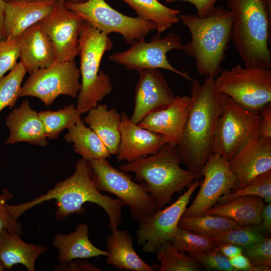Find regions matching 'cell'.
<instances>
[{
  "instance_id": "obj_8",
  "label": "cell",
  "mask_w": 271,
  "mask_h": 271,
  "mask_svg": "<svg viewBox=\"0 0 271 271\" xmlns=\"http://www.w3.org/2000/svg\"><path fill=\"white\" fill-rule=\"evenodd\" d=\"M216 89L242 107L260 112L271 102V70L236 65L215 79Z\"/></svg>"
},
{
  "instance_id": "obj_16",
  "label": "cell",
  "mask_w": 271,
  "mask_h": 271,
  "mask_svg": "<svg viewBox=\"0 0 271 271\" xmlns=\"http://www.w3.org/2000/svg\"><path fill=\"white\" fill-rule=\"evenodd\" d=\"M138 72L134 109L130 118L136 124L150 112L172 102L176 97L159 69H142Z\"/></svg>"
},
{
  "instance_id": "obj_24",
  "label": "cell",
  "mask_w": 271,
  "mask_h": 271,
  "mask_svg": "<svg viewBox=\"0 0 271 271\" xmlns=\"http://www.w3.org/2000/svg\"><path fill=\"white\" fill-rule=\"evenodd\" d=\"M88 233V225L80 223L75 230L69 234L57 233L53 241L54 246L59 251L57 259L61 263H66L77 258L106 256L108 251L96 247L90 240Z\"/></svg>"
},
{
  "instance_id": "obj_34",
  "label": "cell",
  "mask_w": 271,
  "mask_h": 271,
  "mask_svg": "<svg viewBox=\"0 0 271 271\" xmlns=\"http://www.w3.org/2000/svg\"><path fill=\"white\" fill-rule=\"evenodd\" d=\"M259 226H241L225 231L211 239L217 246L230 243L242 248L251 245L261 240L265 237Z\"/></svg>"
},
{
  "instance_id": "obj_26",
  "label": "cell",
  "mask_w": 271,
  "mask_h": 271,
  "mask_svg": "<svg viewBox=\"0 0 271 271\" xmlns=\"http://www.w3.org/2000/svg\"><path fill=\"white\" fill-rule=\"evenodd\" d=\"M83 119L105 145L111 155H116L120 141L121 114L115 108L97 104L88 110Z\"/></svg>"
},
{
  "instance_id": "obj_37",
  "label": "cell",
  "mask_w": 271,
  "mask_h": 271,
  "mask_svg": "<svg viewBox=\"0 0 271 271\" xmlns=\"http://www.w3.org/2000/svg\"><path fill=\"white\" fill-rule=\"evenodd\" d=\"M202 267L208 270L237 271L231 264L229 259L219 250L215 249L201 252H188Z\"/></svg>"
},
{
  "instance_id": "obj_47",
  "label": "cell",
  "mask_w": 271,
  "mask_h": 271,
  "mask_svg": "<svg viewBox=\"0 0 271 271\" xmlns=\"http://www.w3.org/2000/svg\"><path fill=\"white\" fill-rule=\"evenodd\" d=\"M6 1L0 0V41L5 39L4 32V24Z\"/></svg>"
},
{
  "instance_id": "obj_20",
  "label": "cell",
  "mask_w": 271,
  "mask_h": 271,
  "mask_svg": "<svg viewBox=\"0 0 271 271\" xmlns=\"http://www.w3.org/2000/svg\"><path fill=\"white\" fill-rule=\"evenodd\" d=\"M6 125L10 132L7 144L26 142L42 147L48 144L39 113L31 108L28 99L24 100L19 107L9 114Z\"/></svg>"
},
{
  "instance_id": "obj_5",
  "label": "cell",
  "mask_w": 271,
  "mask_h": 271,
  "mask_svg": "<svg viewBox=\"0 0 271 271\" xmlns=\"http://www.w3.org/2000/svg\"><path fill=\"white\" fill-rule=\"evenodd\" d=\"M177 146L166 144L154 154L118 166L120 170L135 174L145 183L154 198L157 210L171 202L173 195L201 176L182 168Z\"/></svg>"
},
{
  "instance_id": "obj_17",
  "label": "cell",
  "mask_w": 271,
  "mask_h": 271,
  "mask_svg": "<svg viewBox=\"0 0 271 271\" xmlns=\"http://www.w3.org/2000/svg\"><path fill=\"white\" fill-rule=\"evenodd\" d=\"M119 130L120 141L116 155L117 162L135 161L155 154L168 144L163 136L132 122L125 111L121 113Z\"/></svg>"
},
{
  "instance_id": "obj_41",
  "label": "cell",
  "mask_w": 271,
  "mask_h": 271,
  "mask_svg": "<svg viewBox=\"0 0 271 271\" xmlns=\"http://www.w3.org/2000/svg\"><path fill=\"white\" fill-rule=\"evenodd\" d=\"M232 266L237 271H270V267L253 265L242 253L229 258Z\"/></svg>"
},
{
  "instance_id": "obj_15",
  "label": "cell",
  "mask_w": 271,
  "mask_h": 271,
  "mask_svg": "<svg viewBox=\"0 0 271 271\" xmlns=\"http://www.w3.org/2000/svg\"><path fill=\"white\" fill-rule=\"evenodd\" d=\"M200 175L204 177L200 189L192 204L186 208L183 217L206 213L220 197L236 189V178L229 168V163L216 154L209 157Z\"/></svg>"
},
{
  "instance_id": "obj_45",
  "label": "cell",
  "mask_w": 271,
  "mask_h": 271,
  "mask_svg": "<svg viewBox=\"0 0 271 271\" xmlns=\"http://www.w3.org/2000/svg\"><path fill=\"white\" fill-rule=\"evenodd\" d=\"M261 228L267 232L268 234L271 233V203L264 205L261 213Z\"/></svg>"
},
{
  "instance_id": "obj_40",
  "label": "cell",
  "mask_w": 271,
  "mask_h": 271,
  "mask_svg": "<svg viewBox=\"0 0 271 271\" xmlns=\"http://www.w3.org/2000/svg\"><path fill=\"white\" fill-rule=\"evenodd\" d=\"M13 197L7 189H4L0 195V233L4 230L21 236L22 228L20 223L11 215L7 207V202Z\"/></svg>"
},
{
  "instance_id": "obj_36",
  "label": "cell",
  "mask_w": 271,
  "mask_h": 271,
  "mask_svg": "<svg viewBox=\"0 0 271 271\" xmlns=\"http://www.w3.org/2000/svg\"><path fill=\"white\" fill-rule=\"evenodd\" d=\"M171 243L177 250L188 253L206 252L217 247L211 238L192 233L180 227Z\"/></svg>"
},
{
  "instance_id": "obj_32",
  "label": "cell",
  "mask_w": 271,
  "mask_h": 271,
  "mask_svg": "<svg viewBox=\"0 0 271 271\" xmlns=\"http://www.w3.org/2000/svg\"><path fill=\"white\" fill-rule=\"evenodd\" d=\"M155 253L160 262V271H198L203 267L193 257L175 248L171 241L162 245Z\"/></svg>"
},
{
  "instance_id": "obj_13",
  "label": "cell",
  "mask_w": 271,
  "mask_h": 271,
  "mask_svg": "<svg viewBox=\"0 0 271 271\" xmlns=\"http://www.w3.org/2000/svg\"><path fill=\"white\" fill-rule=\"evenodd\" d=\"M202 181L195 180L188 190L170 205L157 210L140 222L136 232L137 243L143 251L153 253L175 236L178 223L191 196Z\"/></svg>"
},
{
  "instance_id": "obj_27",
  "label": "cell",
  "mask_w": 271,
  "mask_h": 271,
  "mask_svg": "<svg viewBox=\"0 0 271 271\" xmlns=\"http://www.w3.org/2000/svg\"><path fill=\"white\" fill-rule=\"evenodd\" d=\"M264 205V200L257 196H241L215 205L206 213L231 218L240 226L261 227V213Z\"/></svg>"
},
{
  "instance_id": "obj_30",
  "label": "cell",
  "mask_w": 271,
  "mask_h": 271,
  "mask_svg": "<svg viewBox=\"0 0 271 271\" xmlns=\"http://www.w3.org/2000/svg\"><path fill=\"white\" fill-rule=\"evenodd\" d=\"M178 226L192 233L212 238L225 231L241 226L231 218L205 213L194 217L182 216Z\"/></svg>"
},
{
  "instance_id": "obj_49",
  "label": "cell",
  "mask_w": 271,
  "mask_h": 271,
  "mask_svg": "<svg viewBox=\"0 0 271 271\" xmlns=\"http://www.w3.org/2000/svg\"><path fill=\"white\" fill-rule=\"evenodd\" d=\"M5 269V267L4 266L2 263L0 261V271H3Z\"/></svg>"
},
{
  "instance_id": "obj_21",
  "label": "cell",
  "mask_w": 271,
  "mask_h": 271,
  "mask_svg": "<svg viewBox=\"0 0 271 271\" xmlns=\"http://www.w3.org/2000/svg\"><path fill=\"white\" fill-rule=\"evenodd\" d=\"M56 1L13 0L6 2L4 32L5 39L19 37L52 11Z\"/></svg>"
},
{
  "instance_id": "obj_29",
  "label": "cell",
  "mask_w": 271,
  "mask_h": 271,
  "mask_svg": "<svg viewBox=\"0 0 271 271\" xmlns=\"http://www.w3.org/2000/svg\"><path fill=\"white\" fill-rule=\"evenodd\" d=\"M144 20L154 22L158 34L165 32L180 21V11L165 6L159 0H121Z\"/></svg>"
},
{
  "instance_id": "obj_6",
  "label": "cell",
  "mask_w": 271,
  "mask_h": 271,
  "mask_svg": "<svg viewBox=\"0 0 271 271\" xmlns=\"http://www.w3.org/2000/svg\"><path fill=\"white\" fill-rule=\"evenodd\" d=\"M112 47L108 35L85 21L78 47L81 88L76 106L81 114L96 107L112 91L110 76L99 68L104 54Z\"/></svg>"
},
{
  "instance_id": "obj_35",
  "label": "cell",
  "mask_w": 271,
  "mask_h": 271,
  "mask_svg": "<svg viewBox=\"0 0 271 271\" xmlns=\"http://www.w3.org/2000/svg\"><path fill=\"white\" fill-rule=\"evenodd\" d=\"M245 195H255L261 198L266 203L271 202V170L263 173L240 189L233 190L222 195L219 204Z\"/></svg>"
},
{
  "instance_id": "obj_48",
  "label": "cell",
  "mask_w": 271,
  "mask_h": 271,
  "mask_svg": "<svg viewBox=\"0 0 271 271\" xmlns=\"http://www.w3.org/2000/svg\"><path fill=\"white\" fill-rule=\"evenodd\" d=\"M6 2L8 1H11L13 0H5ZM32 1H62L64 2H70L74 3H83L87 0H32Z\"/></svg>"
},
{
  "instance_id": "obj_1",
  "label": "cell",
  "mask_w": 271,
  "mask_h": 271,
  "mask_svg": "<svg viewBox=\"0 0 271 271\" xmlns=\"http://www.w3.org/2000/svg\"><path fill=\"white\" fill-rule=\"evenodd\" d=\"M190 97L189 112L177 146L187 170L201 176L213 153L217 121L228 96L217 90L214 77H206L202 83L192 79Z\"/></svg>"
},
{
  "instance_id": "obj_42",
  "label": "cell",
  "mask_w": 271,
  "mask_h": 271,
  "mask_svg": "<svg viewBox=\"0 0 271 271\" xmlns=\"http://www.w3.org/2000/svg\"><path fill=\"white\" fill-rule=\"evenodd\" d=\"M260 112L261 119L259 127L258 136L271 140V102L266 104Z\"/></svg>"
},
{
  "instance_id": "obj_14",
  "label": "cell",
  "mask_w": 271,
  "mask_h": 271,
  "mask_svg": "<svg viewBox=\"0 0 271 271\" xmlns=\"http://www.w3.org/2000/svg\"><path fill=\"white\" fill-rule=\"evenodd\" d=\"M85 21L68 9L65 2L56 1L52 12L39 23L53 45L56 60L71 61L79 55V39Z\"/></svg>"
},
{
  "instance_id": "obj_19",
  "label": "cell",
  "mask_w": 271,
  "mask_h": 271,
  "mask_svg": "<svg viewBox=\"0 0 271 271\" xmlns=\"http://www.w3.org/2000/svg\"><path fill=\"white\" fill-rule=\"evenodd\" d=\"M190 104V96L176 95L172 102L150 112L138 124L163 136L168 144L177 146L186 121Z\"/></svg>"
},
{
  "instance_id": "obj_38",
  "label": "cell",
  "mask_w": 271,
  "mask_h": 271,
  "mask_svg": "<svg viewBox=\"0 0 271 271\" xmlns=\"http://www.w3.org/2000/svg\"><path fill=\"white\" fill-rule=\"evenodd\" d=\"M20 50L19 37L0 41V78L16 66Z\"/></svg>"
},
{
  "instance_id": "obj_31",
  "label": "cell",
  "mask_w": 271,
  "mask_h": 271,
  "mask_svg": "<svg viewBox=\"0 0 271 271\" xmlns=\"http://www.w3.org/2000/svg\"><path fill=\"white\" fill-rule=\"evenodd\" d=\"M39 113L48 140L58 138L65 129H68L81 119V114L74 104L56 111L44 110Z\"/></svg>"
},
{
  "instance_id": "obj_7",
  "label": "cell",
  "mask_w": 271,
  "mask_h": 271,
  "mask_svg": "<svg viewBox=\"0 0 271 271\" xmlns=\"http://www.w3.org/2000/svg\"><path fill=\"white\" fill-rule=\"evenodd\" d=\"M92 180L100 192L115 195L129 207L131 219L140 223L157 211L145 183L135 182L127 173L113 167L107 159L87 161Z\"/></svg>"
},
{
  "instance_id": "obj_9",
  "label": "cell",
  "mask_w": 271,
  "mask_h": 271,
  "mask_svg": "<svg viewBox=\"0 0 271 271\" xmlns=\"http://www.w3.org/2000/svg\"><path fill=\"white\" fill-rule=\"evenodd\" d=\"M260 112L246 109L227 97L218 118L213 153L229 163L253 137L258 134Z\"/></svg>"
},
{
  "instance_id": "obj_4",
  "label": "cell",
  "mask_w": 271,
  "mask_h": 271,
  "mask_svg": "<svg viewBox=\"0 0 271 271\" xmlns=\"http://www.w3.org/2000/svg\"><path fill=\"white\" fill-rule=\"evenodd\" d=\"M232 41L246 67L270 69L271 0H227Z\"/></svg>"
},
{
  "instance_id": "obj_2",
  "label": "cell",
  "mask_w": 271,
  "mask_h": 271,
  "mask_svg": "<svg viewBox=\"0 0 271 271\" xmlns=\"http://www.w3.org/2000/svg\"><path fill=\"white\" fill-rule=\"evenodd\" d=\"M52 199L55 200L56 219L62 221L73 214L85 213L82 206L86 202L100 206L107 214L111 231L116 229L122 221V209L125 206L120 199L103 195L96 187L91 177L87 161L81 159L75 165L74 173L68 178L57 183L47 192L31 201L7 207L16 219L35 206Z\"/></svg>"
},
{
  "instance_id": "obj_44",
  "label": "cell",
  "mask_w": 271,
  "mask_h": 271,
  "mask_svg": "<svg viewBox=\"0 0 271 271\" xmlns=\"http://www.w3.org/2000/svg\"><path fill=\"white\" fill-rule=\"evenodd\" d=\"M218 0H165L166 3L175 2H188L193 5L198 15H204L210 12L215 7V3Z\"/></svg>"
},
{
  "instance_id": "obj_23",
  "label": "cell",
  "mask_w": 271,
  "mask_h": 271,
  "mask_svg": "<svg viewBox=\"0 0 271 271\" xmlns=\"http://www.w3.org/2000/svg\"><path fill=\"white\" fill-rule=\"evenodd\" d=\"M133 239L127 230L118 228L111 231L107 238L108 255L106 262L118 270L155 271L160 264L147 263L137 254L133 247Z\"/></svg>"
},
{
  "instance_id": "obj_33",
  "label": "cell",
  "mask_w": 271,
  "mask_h": 271,
  "mask_svg": "<svg viewBox=\"0 0 271 271\" xmlns=\"http://www.w3.org/2000/svg\"><path fill=\"white\" fill-rule=\"evenodd\" d=\"M27 72L20 62L8 74L0 78V112L7 107H15Z\"/></svg>"
},
{
  "instance_id": "obj_46",
  "label": "cell",
  "mask_w": 271,
  "mask_h": 271,
  "mask_svg": "<svg viewBox=\"0 0 271 271\" xmlns=\"http://www.w3.org/2000/svg\"><path fill=\"white\" fill-rule=\"evenodd\" d=\"M219 250L228 258L242 253V248L230 243L217 245Z\"/></svg>"
},
{
  "instance_id": "obj_18",
  "label": "cell",
  "mask_w": 271,
  "mask_h": 271,
  "mask_svg": "<svg viewBox=\"0 0 271 271\" xmlns=\"http://www.w3.org/2000/svg\"><path fill=\"white\" fill-rule=\"evenodd\" d=\"M229 168L236 178V189L271 170V140L257 134L232 159Z\"/></svg>"
},
{
  "instance_id": "obj_11",
  "label": "cell",
  "mask_w": 271,
  "mask_h": 271,
  "mask_svg": "<svg viewBox=\"0 0 271 271\" xmlns=\"http://www.w3.org/2000/svg\"><path fill=\"white\" fill-rule=\"evenodd\" d=\"M76 62L56 60L48 67L30 74L21 87L20 97H35L51 105L61 95L76 98L81 88Z\"/></svg>"
},
{
  "instance_id": "obj_43",
  "label": "cell",
  "mask_w": 271,
  "mask_h": 271,
  "mask_svg": "<svg viewBox=\"0 0 271 271\" xmlns=\"http://www.w3.org/2000/svg\"><path fill=\"white\" fill-rule=\"evenodd\" d=\"M57 270H82V271H99L101 270L95 265L86 260H71L68 262L62 263V265L57 266Z\"/></svg>"
},
{
  "instance_id": "obj_10",
  "label": "cell",
  "mask_w": 271,
  "mask_h": 271,
  "mask_svg": "<svg viewBox=\"0 0 271 271\" xmlns=\"http://www.w3.org/2000/svg\"><path fill=\"white\" fill-rule=\"evenodd\" d=\"M65 5L100 32L107 35L118 33L129 45L145 40L149 33L157 29L154 22L144 20L138 16L124 15L104 0H87L80 3L65 2Z\"/></svg>"
},
{
  "instance_id": "obj_12",
  "label": "cell",
  "mask_w": 271,
  "mask_h": 271,
  "mask_svg": "<svg viewBox=\"0 0 271 271\" xmlns=\"http://www.w3.org/2000/svg\"><path fill=\"white\" fill-rule=\"evenodd\" d=\"M128 49L114 52L109 56L110 61L122 65L128 70L138 71L146 69H163L174 72L189 81L192 79L186 72L174 68L167 59V54L173 50H183L184 44L181 37L170 32L162 37L157 34L150 41H138Z\"/></svg>"
},
{
  "instance_id": "obj_39",
  "label": "cell",
  "mask_w": 271,
  "mask_h": 271,
  "mask_svg": "<svg viewBox=\"0 0 271 271\" xmlns=\"http://www.w3.org/2000/svg\"><path fill=\"white\" fill-rule=\"evenodd\" d=\"M244 255L253 265L271 266V238L264 237L255 243L242 248Z\"/></svg>"
},
{
  "instance_id": "obj_25",
  "label": "cell",
  "mask_w": 271,
  "mask_h": 271,
  "mask_svg": "<svg viewBox=\"0 0 271 271\" xmlns=\"http://www.w3.org/2000/svg\"><path fill=\"white\" fill-rule=\"evenodd\" d=\"M20 237L7 230L0 233V261L5 269L21 264L28 271H34L37 259L47 248L41 244L27 243Z\"/></svg>"
},
{
  "instance_id": "obj_28",
  "label": "cell",
  "mask_w": 271,
  "mask_h": 271,
  "mask_svg": "<svg viewBox=\"0 0 271 271\" xmlns=\"http://www.w3.org/2000/svg\"><path fill=\"white\" fill-rule=\"evenodd\" d=\"M64 138L68 143L72 144L74 152L86 161L107 159L111 156L102 141L86 126L83 119L69 128Z\"/></svg>"
},
{
  "instance_id": "obj_22",
  "label": "cell",
  "mask_w": 271,
  "mask_h": 271,
  "mask_svg": "<svg viewBox=\"0 0 271 271\" xmlns=\"http://www.w3.org/2000/svg\"><path fill=\"white\" fill-rule=\"evenodd\" d=\"M19 38L20 62L30 74L49 67L56 61L51 41L39 23L27 29Z\"/></svg>"
},
{
  "instance_id": "obj_3",
  "label": "cell",
  "mask_w": 271,
  "mask_h": 271,
  "mask_svg": "<svg viewBox=\"0 0 271 271\" xmlns=\"http://www.w3.org/2000/svg\"><path fill=\"white\" fill-rule=\"evenodd\" d=\"M179 18L191 35V40L184 44V53L194 58L200 75L216 77L232 39L231 13L215 7L204 15L180 14Z\"/></svg>"
}]
</instances>
